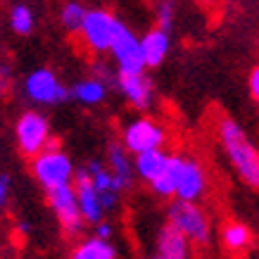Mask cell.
Segmentation results:
<instances>
[{"label": "cell", "mask_w": 259, "mask_h": 259, "mask_svg": "<svg viewBox=\"0 0 259 259\" xmlns=\"http://www.w3.org/2000/svg\"><path fill=\"white\" fill-rule=\"evenodd\" d=\"M166 221L186 233L193 245H207L212 240V221L200 202H186L174 197L166 207Z\"/></svg>", "instance_id": "3"}, {"label": "cell", "mask_w": 259, "mask_h": 259, "mask_svg": "<svg viewBox=\"0 0 259 259\" xmlns=\"http://www.w3.org/2000/svg\"><path fill=\"white\" fill-rule=\"evenodd\" d=\"M190 240L186 233L166 221L157 231V254L164 259H190Z\"/></svg>", "instance_id": "14"}, {"label": "cell", "mask_w": 259, "mask_h": 259, "mask_svg": "<svg viewBox=\"0 0 259 259\" xmlns=\"http://www.w3.org/2000/svg\"><path fill=\"white\" fill-rule=\"evenodd\" d=\"M46 195H48V207L53 209L62 233L67 238H76L83 231L86 219H83V212H81L79 195L74 190V183L53 190V193H46Z\"/></svg>", "instance_id": "8"}, {"label": "cell", "mask_w": 259, "mask_h": 259, "mask_svg": "<svg viewBox=\"0 0 259 259\" xmlns=\"http://www.w3.org/2000/svg\"><path fill=\"white\" fill-rule=\"evenodd\" d=\"M207 188H209V176H207L204 164L195 157H186L183 169H181L179 186H176V200L200 202L207 195Z\"/></svg>", "instance_id": "10"}, {"label": "cell", "mask_w": 259, "mask_h": 259, "mask_svg": "<svg viewBox=\"0 0 259 259\" xmlns=\"http://www.w3.org/2000/svg\"><path fill=\"white\" fill-rule=\"evenodd\" d=\"M107 98V83L98 76H91V79H81L71 86V100H76L79 105H86V107H95L105 102Z\"/></svg>", "instance_id": "19"}, {"label": "cell", "mask_w": 259, "mask_h": 259, "mask_svg": "<svg viewBox=\"0 0 259 259\" xmlns=\"http://www.w3.org/2000/svg\"><path fill=\"white\" fill-rule=\"evenodd\" d=\"M10 193H12V179H10V174H0V204L3 207L8 204Z\"/></svg>", "instance_id": "26"}, {"label": "cell", "mask_w": 259, "mask_h": 259, "mask_svg": "<svg viewBox=\"0 0 259 259\" xmlns=\"http://www.w3.org/2000/svg\"><path fill=\"white\" fill-rule=\"evenodd\" d=\"M247 88H250L252 100L259 105V64H254L250 69V76H247Z\"/></svg>", "instance_id": "25"}, {"label": "cell", "mask_w": 259, "mask_h": 259, "mask_svg": "<svg viewBox=\"0 0 259 259\" xmlns=\"http://www.w3.org/2000/svg\"><path fill=\"white\" fill-rule=\"evenodd\" d=\"M183 162H186V155H171L164 174H162L157 181L150 183V190L157 197H162V200H174V197H176V186H179Z\"/></svg>", "instance_id": "18"}, {"label": "cell", "mask_w": 259, "mask_h": 259, "mask_svg": "<svg viewBox=\"0 0 259 259\" xmlns=\"http://www.w3.org/2000/svg\"><path fill=\"white\" fill-rule=\"evenodd\" d=\"M117 88L138 112H148L155 105V86L145 74H117Z\"/></svg>", "instance_id": "12"}, {"label": "cell", "mask_w": 259, "mask_h": 259, "mask_svg": "<svg viewBox=\"0 0 259 259\" xmlns=\"http://www.w3.org/2000/svg\"><path fill=\"white\" fill-rule=\"evenodd\" d=\"M107 166H110L112 174L124 183L126 190L134 186L136 164H134V159H131V152H128L121 143H110V145H107Z\"/></svg>", "instance_id": "17"}, {"label": "cell", "mask_w": 259, "mask_h": 259, "mask_svg": "<svg viewBox=\"0 0 259 259\" xmlns=\"http://www.w3.org/2000/svg\"><path fill=\"white\" fill-rule=\"evenodd\" d=\"M31 176L36 179V183H38L46 193H53V190L74 183L76 166H74L71 157L62 148L43 150L40 155H36V157L31 159Z\"/></svg>", "instance_id": "2"}, {"label": "cell", "mask_w": 259, "mask_h": 259, "mask_svg": "<svg viewBox=\"0 0 259 259\" xmlns=\"http://www.w3.org/2000/svg\"><path fill=\"white\" fill-rule=\"evenodd\" d=\"M217 138L231 169L247 188L259 190V148L250 141L247 131L233 117H219Z\"/></svg>", "instance_id": "1"}, {"label": "cell", "mask_w": 259, "mask_h": 259, "mask_svg": "<svg viewBox=\"0 0 259 259\" xmlns=\"http://www.w3.org/2000/svg\"><path fill=\"white\" fill-rule=\"evenodd\" d=\"M141 46L148 69H155L164 62L169 50H171V31H166L162 26H152L141 36Z\"/></svg>", "instance_id": "13"}, {"label": "cell", "mask_w": 259, "mask_h": 259, "mask_svg": "<svg viewBox=\"0 0 259 259\" xmlns=\"http://www.w3.org/2000/svg\"><path fill=\"white\" fill-rule=\"evenodd\" d=\"M69 259H117V247L112 245V240L91 236L83 238L79 245H74Z\"/></svg>", "instance_id": "20"}, {"label": "cell", "mask_w": 259, "mask_h": 259, "mask_svg": "<svg viewBox=\"0 0 259 259\" xmlns=\"http://www.w3.org/2000/svg\"><path fill=\"white\" fill-rule=\"evenodd\" d=\"M112 233H114V228H112L110 221H102L95 226V236L102 238V240H112Z\"/></svg>", "instance_id": "27"}, {"label": "cell", "mask_w": 259, "mask_h": 259, "mask_svg": "<svg viewBox=\"0 0 259 259\" xmlns=\"http://www.w3.org/2000/svg\"><path fill=\"white\" fill-rule=\"evenodd\" d=\"M36 26V17H33L31 8L24 5V3H17L10 8V29L17 33V36H29Z\"/></svg>", "instance_id": "23"}, {"label": "cell", "mask_w": 259, "mask_h": 259, "mask_svg": "<svg viewBox=\"0 0 259 259\" xmlns=\"http://www.w3.org/2000/svg\"><path fill=\"white\" fill-rule=\"evenodd\" d=\"M119 143L134 157L141 152H150V150H162L166 145V128L148 114H138L121 126V141Z\"/></svg>", "instance_id": "5"}, {"label": "cell", "mask_w": 259, "mask_h": 259, "mask_svg": "<svg viewBox=\"0 0 259 259\" xmlns=\"http://www.w3.org/2000/svg\"><path fill=\"white\" fill-rule=\"evenodd\" d=\"M110 55L119 74H145V69H148L145 57H143L141 38L124 22H119V31L110 48Z\"/></svg>", "instance_id": "9"}, {"label": "cell", "mask_w": 259, "mask_h": 259, "mask_svg": "<svg viewBox=\"0 0 259 259\" xmlns=\"http://www.w3.org/2000/svg\"><path fill=\"white\" fill-rule=\"evenodd\" d=\"M15 145L19 150V155L33 159L48 148V143L53 141V131H50V121L46 114H40L36 110L22 112L15 121Z\"/></svg>", "instance_id": "4"}, {"label": "cell", "mask_w": 259, "mask_h": 259, "mask_svg": "<svg viewBox=\"0 0 259 259\" xmlns=\"http://www.w3.org/2000/svg\"><path fill=\"white\" fill-rule=\"evenodd\" d=\"M74 190L79 195V204H81V212H83V219L86 224L91 226H98L102 224V217H105V207H102V197H100V190L95 188L93 179L88 174L86 166L76 169V176H74Z\"/></svg>", "instance_id": "11"}, {"label": "cell", "mask_w": 259, "mask_h": 259, "mask_svg": "<svg viewBox=\"0 0 259 259\" xmlns=\"http://www.w3.org/2000/svg\"><path fill=\"white\" fill-rule=\"evenodd\" d=\"M169 159H171V155H169L164 148L150 150V152H141V155L134 157L136 176L143 179L145 183H152V181H157L159 176L164 174V169L169 166Z\"/></svg>", "instance_id": "16"}, {"label": "cell", "mask_w": 259, "mask_h": 259, "mask_svg": "<svg viewBox=\"0 0 259 259\" xmlns=\"http://www.w3.org/2000/svg\"><path fill=\"white\" fill-rule=\"evenodd\" d=\"M150 259H164V257H162V254H155V257H150Z\"/></svg>", "instance_id": "29"}, {"label": "cell", "mask_w": 259, "mask_h": 259, "mask_svg": "<svg viewBox=\"0 0 259 259\" xmlns=\"http://www.w3.org/2000/svg\"><path fill=\"white\" fill-rule=\"evenodd\" d=\"M197 5H202V8H214L217 5V0H195Z\"/></svg>", "instance_id": "28"}, {"label": "cell", "mask_w": 259, "mask_h": 259, "mask_svg": "<svg viewBox=\"0 0 259 259\" xmlns=\"http://www.w3.org/2000/svg\"><path fill=\"white\" fill-rule=\"evenodd\" d=\"M88 174H91V179H93L95 188L100 190V195L105 193H124V183L112 174V169L107 166V162H102V159H91L86 164Z\"/></svg>", "instance_id": "21"}, {"label": "cell", "mask_w": 259, "mask_h": 259, "mask_svg": "<svg viewBox=\"0 0 259 259\" xmlns=\"http://www.w3.org/2000/svg\"><path fill=\"white\" fill-rule=\"evenodd\" d=\"M86 15H88V8H83V3L79 0H67L60 10V24H62L64 31L69 33H79L83 22H86Z\"/></svg>", "instance_id": "22"}, {"label": "cell", "mask_w": 259, "mask_h": 259, "mask_svg": "<svg viewBox=\"0 0 259 259\" xmlns=\"http://www.w3.org/2000/svg\"><path fill=\"white\" fill-rule=\"evenodd\" d=\"M22 91L26 100L40 107H53L71 98V91L57 79V74L50 67H36L33 71H29L22 83Z\"/></svg>", "instance_id": "6"}, {"label": "cell", "mask_w": 259, "mask_h": 259, "mask_svg": "<svg viewBox=\"0 0 259 259\" xmlns=\"http://www.w3.org/2000/svg\"><path fill=\"white\" fill-rule=\"evenodd\" d=\"M119 22L121 19H117L110 10H102V8L88 10L86 22H83V26L79 31L83 46L91 53H110L114 36L119 31Z\"/></svg>", "instance_id": "7"}, {"label": "cell", "mask_w": 259, "mask_h": 259, "mask_svg": "<svg viewBox=\"0 0 259 259\" xmlns=\"http://www.w3.org/2000/svg\"><path fill=\"white\" fill-rule=\"evenodd\" d=\"M219 243L226 254L238 257V254H243V252H247L252 247V228L245 221L238 219L226 221L219 231Z\"/></svg>", "instance_id": "15"}, {"label": "cell", "mask_w": 259, "mask_h": 259, "mask_svg": "<svg viewBox=\"0 0 259 259\" xmlns=\"http://www.w3.org/2000/svg\"><path fill=\"white\" fill-rule=\"evenodd\" d=\"M174 17H176V3H174V0H157V3H155V19H157V26L171 31Z\"/></svg>", "instance_id": "24"}]
</instances>
